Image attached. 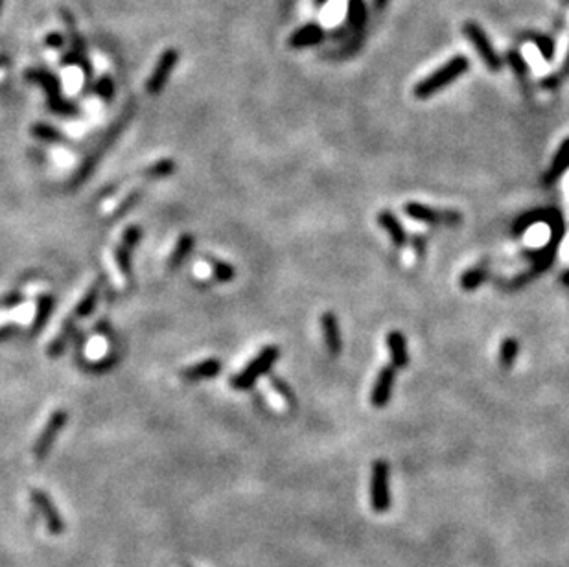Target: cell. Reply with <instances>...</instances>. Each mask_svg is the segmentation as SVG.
<instances>
[{"instance_id":"9a60e30c","label":"cell","mask_w":569,"mask_h":567,"mask_svg":"<svg viewBox=\"0 0 569 567\" xmlns=\"http://www.w3.org/2000/svg\"><path fill=\"white\" fill-rule=\"evenodd\" d=\"M569 170V138H565L560 144L558 151H556L555 158H553L551 168L548 170V173L543 175V183L548 186H551L556 179L560 175H564Z\"/></svg>"},{"instance_id":"7c38bea8","label":"cell","mask_w":569,"mask_h":567,"mask_svg":"<svg viewBox=\"0 0 569 567\" xmlns=\"http://www.w3.org/2000/svg\"><path fill=\"white\" fill-rule=\"evenodd\" d=\"M556 212L558 210H555V208H538V210L527 212V214L520 215L516 220V223L512 225V233L516 234V236H520V234L526 233L527 229H530L533 225L549 223Z\"/></svg>"},{"instance_id":"2e32d148","label":"cell","mask_w":569,"mask_h":567,"mask_svg":"<svg viewBox=\"0 0 569 567\" xmlns=\"http://www.w3.org/2000/svg\"><path fill=\"white\" fill-rule=\"evenodd\" d=\"M518 352H520V344H518V339L514 337H507L499 347V363L503 369H512L514 363H516Z\"/></svg>"},{"instance_id":"603a6c76","label":"cell","mask_w":569,"mask_h":567,"mask_svg":"<svg viewBox=\"0 0 569 567\" xmlns=\"http://www.w3.org/2000/svg\"><path fill=\"white\" fill-rule=\"evenodd\" d=\"M271 385L275 387V391L278 392V394L282 396L284 400L287 402H295V394H293V391L289 387H287V383H284L280 378H271Z\"/></svg>"},{"instance_id":"ffe728a7","label":"cell","mask_w":569,"mask_h":567,"mask_svg":"<svg viewBox=\"0 0 569 567\" xmlns=\"http://www.w3.org/2000/svg\"><path fill=\"white\" fill-rule=\"evenodd\" d=\"M344 14V0H337V2H332L324 8V14H322V22L327 26H334L337 22L341 21Z\"/></svg>"},{"instance_id":"9c48e42d","label":"cell","mask_w":569,"mask_h":567,"mask_svg":"<svg viewBox=\"0 0 569 567\" xmlns=\"http://www.w3.org/2000/svg\"><path fill=\"white\" fill-rule=\"evenodd\" d=\"M387 350L391 356V365L394 369H406L409 365V352H407L406 335L401 332L393 330L387 335Z\"/></svg>"},{"instance_id":"ac0fdd59","label":"cell","mask_w":569,"mask_h":567,"mask_svg":"<svg viewBox=\"0 0 569 567\" xmlns=\"http://www.w3.org/2000/svg\"><path fill=\"white\" fill-rule=\"evenodd\" d=\"M221 365L217 363V361L214 359H208L205 361V363H199V365L192 367V369L186 370V378L190 379H199V378H212V376H216L217 372H220Z\"/></svg>"},{"instance_id":"7a4b0ae2","label":"cell","mask_w":569,"mask_h":567,"mask_svg":"<svg viewBox=\"0 0 569 567\" xmlns=\"http://www.w3.org/2000/svg\"><path fill=\"white\" fill-rule=\"evenodd\" d=\"M278 354H280L278 347H265L264 350H262V352L238 374V376H234L232 382H230L232 383V387L240 389V391L252 387L256 379L260 378V376H265V374L271 370V367L277 363Z\"/></svg>"},{"instance_id":"5bb4252c","label":"cell","mask_w":569,"mask_h":567,"mask_svg":"<svg viewBox=\"0 0 569 567\" xmlns=\"http://www.w3.org/2000/svg\"><path fill=\"white\" fill-rule=\"evenodd\" d=\"M378 223L379 227L385 230V233L389 234V237L393 240V243L396 247H404L407 243V234L406 230H404V227H401V223L398 221L396 215L393 214V212L389 210H384L379 212L378 214Z\"/></svg>"},{"instance_id":"4dcf8cb0","label":"cell","mask_w":569,"mask_h":567,"mask_svg":"<svg viewBox=\"0 0 569 567\" xmlns=\"http://www.w3.org/2000/svg\"><path fill=\"white\" fill-rule=\"evenodd\" d=\"M2 4H4V0H0V8H2Z\"/></svg>"},{"instance_id":"83f0119b","label":"cell","mask_w":569,"mask_h":567,"mask_svg":"<svg viewBox=\"0 0 569 567\" xmlns=\"http://www.w3.org/2000/svg\"><path fill=\"white\" fill-rule=\"evenodd\" d=\"M46 43H48L50 46H61L63 39L59 36H56V34H52V36H50L48 39H46Z\"/></svg>"},{"instance_id":"f1b7e54d","label":"cell","mask_w":569,"mask_h":567,"mask_svg":"<svg viewBox=\"0 0 569 567\" xmlns=\"http://www.w3.org/2000/svg\"><path fill=\"white\" fill-rule=\"evenodd\" d=\"M562 284L569 287V269H568V271H565L564 275H562Z\"/></svg>"},{"instance_id":"30bf717a","label":"cell","mask_w":569,"mask_h":567,"mask_svg":"<svg viewBox=\"0 0 569 567\" xmlns=\"http://www.w3.org/2000/svg\"><path fill=\"white\" fill-rule=\"evenodd\" d=\"M63 424H65V413H61V411L53 413L52 418L48 420V424H46V427H44V431L41 433L39 440H37V444H36V457L37 459H43L44 455H46V451H48L50 446H52L53 439H56L58 431L63 427Z\"/></svg>"},{"instance_id":"cb8c5ba5","label":"cell","mask_w":569,"mask_h":567,"mask_svg":"<svg viewBox=\"0 0 569 567\" xmlns=\"http://www.w3.org/2000/svg\"><path fill=\"white\" fill-rule=\"evenodd\" d=\"M214 275L217 277V280L227 282L230 278H234V269L227 264H221V262H216L214 264Z\"/></svg>"},{"instance_id":"44dd1931","label":"cell","mask_w":569,"mask_h":567,"mask_svg":"<svg viewBox=\"0 0 569 567\" xmlns=\"http://www.w3.org/2000/svg\"><path fill=\"white\" fill-rule=\"evenodd\" d=\"M558 65H560V74H565V72L569 71V21L560 43V63H558Z\"/></svg>"},{"instance_id":"4fadbf2b","label":"cell","mask_w":569,"mask_h":567,"mask_svg":"<svg viewBox=\"0 0 569 567\" xmlns=\"http://www.w3.org/2000/svg\"><path fill=\"white\" fill-rule=\"evenodd\" d=\"M322 39H324V30L319 24H306L289 37V44L293 48H308L319 44Z\"/></svg>"},{"instance_id":"484cf974","label":"cell","mask_w":569,"mask_h":567,"mask_svg":"<svg viewBox=\"0 0 569 567\" xmlns=\"http://www.w3.org/2000/svg\"><path fill=\"white\" fill-rule=\"evenodd\" d=\"M111 93H113V83H111V79H102L100 85H98V94L111 96Z\"/></svg>"},{"instance_id":"3957f363","label":"cell","mask_w":569,"mask_h":567,"mask_svg":"<svg viewBox=\"0 0 569 567\" xmlns=\"http://www.w3.org/2000/svg\"><path fill=\"white\" fill-rule=\"evenodd\" d=\"M404 212L409 215L411 220L420 221V223L429 225H446V227H453L463 221V215L455 210H437L422 203H407L404 207Z\"/></svg>"},{"instance_id":"d6986e66","label":"cell","mask_w":569,"mask_h":567,"mask_svg":"<svg viewBox=\"0 0 569 567\" xmlns=\"http://www.w3.org/2000/svg\"><path fill=\"white\" fill-rule=\"evenodd\" d=\"M349 21L352 26L362 28L366 22V8L363 0H350L349 4Z\"/></svg>"},{"instance_id":"8fae6325","label":"cell","mask_w":569,"mask_h":567,"mask_svg":"<svg viewBox=\"0 0 569 567\" xmlns=\"http://www.w3.org/2000/svg\"><path fill=\"white\" fill-rule=\"evenodd\" d=\"M31 499H34V503H36V505L39 506L41 512H43L48 531L53 532V534H59V532L63 531V521L61 518H59L58 510L53 509L52 503L48 501V497L44 496L43 492H39V490H34V492H31Z\"/></svg>"},{"instance_id":"8992f818","label":"cell","mask_w":569,"mask_h":567,"mask_svg":"<svg viewBox=\"0 0 569 567\" xmlns=\"http://www.w3.org/2000/svg\"><path fill=\"white\" fill-rule=\"evenodd\" d=\"M394 382H396V369L393 365H385L378 372V378H376L371 392V402L376 409H384L385 405L391 402Z\"/></svg>"},{"instance_id":"ba28073f","label":"cell","mask_w":569,"mask_h":567,"mask_svg":"<svg viewBox=\"0 0 569 567\" xmlns=\"http://www.w3.org/2000/svg\"><path fill=\"white\" fill-rule=\"evenodd\" d=\"M321 328L324 335V344L330 356H339L343 348V337H341L339 319L334 312H324L321 315Z\"/></svg>"},{"instance_id":"6da1fadb","label":"cell","mask_w":569,"mask_h":567,"mask_svg":"<svg viewBox=\"0 0 569 567\" xmlns=\"http://www.w3.org/2000/svg\"><path fill=\"white\" fill-rule=\"evenodd\" d=\"M468 66H470V63L464 56H455L450 61H446V65H442L441 68H437L428 78H424L422 81L416 83L415 96L419 100H428L433 94H437L441 88L448 87L450 83H453L455 79L461 78L468 71Z\"/></svg>"},{"instance_id":"7402d4cb","label":"cell","mask_w":569,"mask_h":567,"mask_svg":"<svg viewBox=\"0 0 569 567\" xmlns=\"http://www.w3.org/2000/svg\"><path fill=\"white\" fill-rule=\"evenodd\" d=\"M508 61H511L512 68H514V72H516V74L520 76V78H523V76L527 74V71H529V65H527L526 59L521 58V56L518 52L508 53Z\"/></svg>"},{"instance_id":"f546056e","label":"cell","mask_w":569,"mask_h":567,"mask_svg":"<svg viewBox=\"0 0 569 567\" xmlns=\"http://www.w3.org/2000/svg\"><path fill=\"white\" fill-rule=\"evenodd\" d=\"M317 2H319V4H322V2H327V0H317Z\"/></svg>"},{"instance_id":"277c9868","label":"cell","mask_w":569,"mask_h":567,"mask_svg":"<svg viewBox=\"0 0 569 567\" xmlns=\"http://www.w3.org/2000/svg\"><path fill=\"white\" fill-rule=\"evenodd\" d=\"M371 503L374 512H387L391 506L389 496V464L385 461H376L372 466L371 481Z\"/></svg>"},{"instance_id":"e0dca14e","label":"cell","mask_w":569,"mask_h":567,"mask_svg":"<svg viewBox=\"0 0 569 567\" xmlns=\"http://www.w3.org/2000/svg\"><path fill=\"white\" fill-rule=\"evenodd\" d=\"M486 278H488V269L479 265V267H473L470 269V271H466V273L461 277V287H463L464 291H473L481 286Z\"/></svg>"},{"instance_id":"5b68a950","label":"cell","mask_w":569,"mask_h":567,"mask_svg":"<svg viewBox=\"0 0 569 567\" xmlns=\"http://www.w3.org/2000/svg\"><path fill=\"white\" fill-rule=\"evenodd\" d=\"M464 36L472 41L477 53L481 56L483 63L488 66L490 71H499V68H501V61H499L498 53H496L494 48H492V44H490L488 37L485 36V31L477 26L476 22H466V24H464Z\"/></svg>"},{"instance_id":"d4e9b609","label":"cell","mask_w":569,"mask_h":567,"mask_svg":"<svg viewBox=\"0 0 569 567\" xmlns=\"http://www.w3.org/2000/svg\"><path fill=\"white\" fill-rule=\"evenodd\" d=\"M536 48H538V52L542 53V58L545 59L553 58V53H555L553 43L548 39V37H536Z\"/></svg>"},{"instance_id":"4316f807","label":"cell","mask_w":569,"mask_h":567,"mask_svg":"<svg viewBox=\"0 0 569 567\" xmlns=\"http://www.w3.org/2000/svg\"><path fill=\"white\" fill-rule=\"evenodd\" d=\"M190 245H192V237H183L181 240V245H179V249H177L175 252V260H179L183 256V252L186 251V249H190Z\"/></svg>"},{"instance_id":"52a82bcc","label":"cell","mask_w":569,"mask_h":567,"mask_svg":"<svg viewBox=\"0 0 569 567\" xmlns=\"http://www.w3.org/2000/svg\"><path fill=\"white\" fill-rule=\"evenodd\" d=\"M177 59H179V52H177L175 48H168L163 56H160L159 63H157L153 74H151L150 81H148V93L157 94L160 88L164 87L170 72H172L173 66L177 65Z\"/></svg>"}]
</instances>
